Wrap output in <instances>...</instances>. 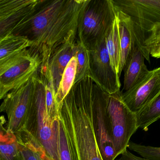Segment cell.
<instances>
[{"label": "cell", "instance_id": "cell-17", "mask_svg": "<svg viewBox=\"0 0 160 160\" xmlns=\"http://www.w3.org/2000/svg\"><path fill=\"white\" fill-rule=\"evenodd\" d=\"M4 116H0V160H21L17 137L4 125Z\"/></svg>", "mask_w": 160, "mask_h": 160}, {"label": "cell", "instance_id": "cell-22", "mask_svg": "<svg viewBox=\"0 0 160 160\" xmlns=\"http://www.w3.org/2000/svg\"><path fill=\"white\" fill-rule=\"evenodd\" d=\"M139 128L147 132L153 123L160 119L159 95L141 112L136 115Z\"/></svg>", "mask_w": 160, "mask_h": 160}, {"label": "cell", "instance_id": "cell-19", "mask_svg": "<svg viewBox=\"0 0 160 160\" xmlns=\"http://www.w3.org/2000/svg\"><path fill=\"white\" fill-rule=\"evenodd\" d=\"M105 42L112 66L118 76L120 63V42L118 22L116 12L113 23L105 37Z\"/></svg>", "mask_w": 160, "mask_h": 160}, {"label": "cell", "instance_id": "cell-7", "mask_svg": "<svg viewBox=\"0 0 160 160\" xmlns=\"http://www.w3.org/2000/svg\"><path fill=\"white\" fill-rule=\"evenodd\" d=\"M40 64L38 56L29 48L5 60L0 67V101L8 92L29 80Z\"/></svg>", "mask_w": 160, "mask_h": 160}, {"label": "cell", "instance_id": "cell-11", "mask_svg": "<svg viewBox=\"0 0 160 160\" xmlns=\"http://www.w3.org/2000/svg\"><path fill=\"white\" fill-rule=\"evenodd\" d=\"M107 93L96 83L93 96V123L96 137L103 160L115 159V152L105 119Z\"/></svg>", "mask_w": 160, "mask_h": 160}, {"label": "cell", "instance_id": "cell-26", "mask_svg": "<svg viewBox=\"0 0 160 160\" xmlns=\"http://www.w3.org/2000/svg\"><path fill=\"white\" fill-rule=\"evenodd\" d=\"M121 155V157L117 160H148L142 157L133 155L128 149L124 151Z\"/></svg>", "mask_w": 160, "mask_h": 160}, {"label": "cell", "instance_id": "cell-24", "mask_svg": "<svg viewBox=\"0 0 160 160\" xmlns=\"http://www.w3.org/2000/svg\"><path fill=\"white\" fill-rule=\"evenodd\" d=\"M128 148L148 160H160V147L137 144L130 141Z\"/></svg>", "mask_w": 160, "mask_h": 160}, {"label": "cell", "instance_id": "cell-23", "mask_svg": "<svg viewBox=\"0 0 160 160\" xmlns=\"http://www.w3.org/2000/svg\"><path fill=\"white\" fill-rule=\"evenodd\" d=\"M144 46L152 57L160 58V24L155 25L147 34Z\"/></svg>", "mask_w": 160, "mask_h": 160}, {"label": "cell", "instance_id": "cell-4", "mask_svg": "<svg viewBox=\"0 0 160 160\" xmlns=\"http://www.w3.org/2000/svg\"><path fill=\"white\" fill-rule=\"evenodd\" d=\"M115 16L112 0H87L78 21L77 40L91 49L105 40Z\"/></svg>", "mask_w": 160, "mask_h": 160}, {"label": "cell", "instance_id": "cell-9", "mask_svg": "<svg viewBox=\"0 0 160 160\" xmlns=\"http://www.w3.org/2000/svg\"><path fill=\"white\" fill-rule=\"evenodd\" d=\"M89 51L90 78L107 94L120 90V78L112 66L105 40Z\"/></svg>", "mask_w": 160, "mask_h": 160}, {"label": "cell", "instance_id": "cell-25", "mask_svg": "<svg viewBox=\"0 0 160 160\" xmlns=\"http://www.w3.org/2000/svg\"><path fill=\"white\" fill-rule=\"evenodd\" d=\"M55 93L51 86L46 81L45 85V101L48 115L54 121L58 116L59 106L55 100Z\"/></svg>", "mask_w": 160, "mask_h": 160}, {"label": "cell", "instance_id": "cell-10", "mask_svg": "<svg viewBox=\"0 0 160 160\" xmlns=\"http://www.w3.org/2000/svg\"><path fill=\"white\" fill-rule=\"evenodd\" d=\"M122 92V91H121ZM160 93V67L149 70L136 85L124 93L123 101L129 109L138 114L147 107Z\"/></svg>", "mask_w": 160, "mask_h": 160}, {"label": "cell", "instance_id": "cell-5", "mask_svg": "<svg viewBox=\"0 0 160 160\" xmlns=\"http://www.w3.org/2000/svg\"><path fill=\"white\" fill-rule=\"evenodd\" d=\"M117 10L128 16L132 41L141 49L150 64V54L144 46L147 34L160 24V0H112Z\"/></svg>", "mask_w": 160, "mask_h": 160}, {"label": "cell", "instance_id": "cell-27", "mask_svg": "<svg viewBox=\"0 0 160 160\" xmlns=\"http://www.w3.org/2000/svg\"><path fill=\"white\" fill-rule=\"evenodd\" d=\"M6 60H7V59H6ZM4 61H3V62H2V63H1V64H0V67H1V65H2V63H3V62H4Z\"/></svg>", "mask_w": 160, "mask_h": 160}, {"label": "cell", "instance_id": "cell-18", "mask_svg": "<svg viewBox=\"0 0 160 160\" xmlns=\"http://www.w3.org/2000/svg\"><path fill=\"white\" fill-rule=\"evenodd\" d=\"M31 46L24 37L11 34L0 41V64Z\"/></svg>", "mask_w": 160, "mask_h": 160}, {"label": "cell", "instance_id": "cell-2", "mask_svg": "<svg viewBox=\"0 0 160 160\" xmlns=\"http://www.w3.org/2000/svg\"><path fill=\"white\" fill-rule=\"evenodd\" d=\"M95 84L89 77L76 83L59 106L73 160H103L93 123Z\"/></svg>", "mask_w": 160, "mask_h": 160}, {"label": "cell", "instance_id": "cell-3", "mask_svg": "<svg viewBox=\"0 0 160 160\" xmlns=\"http://www.w3.org/2000/svg\"><path fill=\"white\" fill-rule=\"evenodd\" d=\"M34 93L32 108L24 128L41 147L49 160H59L54 121L48 115L45 101L46 80L38 71L33 76Z\"/></svg>", "mask_w": 160, "mask_h": 160}, {"label": "cell", "instance_id": "cell-20", "mask_svg": "<svg viewBox=\"0 0 160 160\" xmlns=\"http://www.w3.org/2000/svg\"><path fill=\"white\" fill-rule=\"evenodd\" d=\"M77 60L74 56L69 62L64 71L59 87L55 95V100L58 106L70 92L74 85L77 74Z\"/></svg>", "mask_w": 160, "mask_h": 160}, {"label": "cell", "instance_id": "cell-8", "mask_svg": "<svg viewBox=\"0 0 160 160\" xmlns=\"http://www.w3.org/2000/svg\"><path fill=\"white\" fill-rule=\"evenodd\" d=\"M33 76L8 92L0 105V113H5L7 116L6 128L15 134L24 128L32 108L34 93Z\"/></svg>", "mask_w": 160, "mask_h": 160}, {"label": "cell", "instance_id": "cell-16", "mask_svg": "<svg viewBox=\"0 0 160 160\" xmlns=\"http://www.w3.org/2000/svg\"><path fill=\"white\" fill-rule=\"evenodd\" d=\"M15 135L21 160H49L44 149L24 129Z\"/></svg>", "mask_w": 160, "mask_h": 160}, {"label": "cell", "instance_id": "cell-14", "mask_svg": "<svg viewBox=\"0 0 160 160\" xmlns=\"http://www.w3.org/2000/svg\"><path fill=\"white\" fill-rule=\"evenodd\" d=\"M145 58L141 49L132 41L131 51L124 67L123 91L125 92L136 85L149 72L145 64Z\"/></svg>", "mask_w": 160, "mask_h": 160}, {"label": "cell", "instance_id": "cell-6", "mask_svg": "<svg viewBox=\"0 0 160 160\" xmlns=\"http://www.w3.org/2000/svg\"><path fill=\"white\" fill-rule=\"evenodd\" d=\"M105 119L117 157L127 150L131 138L139 128L136 115L123 101L120 90L107 94Z\"/></svg>", "mask_w": 160, "mask_h": 160}, {"label": "cell", "instance_id": "cell-15", "mask_svg": "<svg viewBox=\"0 0 160 160\" xmlns=\"http://www.w3.org/2000/svg\"><path fill=\"white\" fill-rule=\"evenodd\" d=\"M118 22L120 42V63L118 76L120 78L126 62L131 51L132 47V35L130 22L128 16L114 7Z\"/></svg>", "mask_w": 160, "mask_h": 160}, {"label": "cell", "instance_id": "cell-12", "mask_svg": "<svg viewBox=\"0 0 160 160\" xmlns=\"http://www.w3.org/2000/svg\"><path fill=\"white\" fill-rule=\"evenodd\" d=\"M38 0H0V41L33 11Z\"/></svg>", "mask_w": 160, "mask_h": 160}, {"label": "cell", "instance_id": "cell-1", "mask_svg": "<svg viewBox=\"0 0 160 160\" xmlns=\"http://www.w3.org/2000/svg\"><path fill=\"white\" fill-rule=\"evenodd\" d=\"M87 0H38L32 13L11 34L24 37L41 64L38 73L45 78L52 54L65 43L77 40L78 21Z\"/></svg>", "mask_w": 160, "mask_h": 160}, {"label": "cell", "instance_id": "cell-21", "mask_svg": "<svg viewBox=\"0 0 160 160\" xmlns=\"http://www.w3.org/2000/svg\"><path fill=\"white\" fill-rule=\"evenodd\" d=\"M75 49L74 56L77 60V69L74 84L85 78L90 77L89 49L78 40H76Z\"/></svg>", "mask_w": 160, "mask_h": 160}, {"label": "cell", "instance_id": "cell-13", "mask_svg": "<svg viewBox=\"0 0 160 160\" xmlns=\"http://www.w3.org/2000/svg\"><path fill=\"white\" fill-rule=\"evenodd\" d=\"M76 42H68L62 45L53 52L50 59L44 79L55 94L68 64L75 56Z\"/></svg>", "mask_w": 160, "mask_h": 160}]
</instances>
